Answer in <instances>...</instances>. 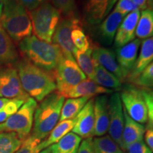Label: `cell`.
<instances>
[{
  "label": "cell",
  "mask_w": 153,
  "mask_h": 153,
  "mask_svg": "<svg viewBox=\"0 0 153 153\" xmlns=\"http://www.w3.org/2000/svg\"><path fill=\"white\" fill-rule=\"evenodd\" d=\"M14 65L24 90L36 101L41 102L56 90L53 72L45 71L24 58L19 59Z\"/></svg>",
  "instance_id": "6da1fadb"
},
{
  "label": "cell",
  "mask_w": 153,
  "mask_h": 153,
  "mask_svg": "<svg viewBox=\"0 0 153 153\" xmlns=\"http://www.w3.org/2000/svg\"><path fill=\"white\" fill-rule=\"evenodd\" d=\"M19 49L22 58L49 72H54L64 56L57 45L41 41L35 36L22 40Z\"/></svg>",
  "instance_id": "7a4b0ae2"
},
{
  "label": "cell",
  "mask_w": 153,
  "mask_h": 153,
  "mask_svg": "<svg viewBox=\"0 0 153 153\" xmlns=\"http://www.w3.org/2000/svg\"><path fill=\"white\" fill-rule=\"evenodd\" d=\"M65 97L57 91L51 93L36 107L30 135L43 140L48 136L60 120Z\"/></svg>",
  "instance_id": "3957f363"
},
{
  "label": "cell",
  "mask_w": 153,
  "mask_h": 153,
  "mask_svg": "<svg viewBox=\"0 0 153 153\" xmlns=\"http://www.w3.org/2000/svg\"><path fill=\"white\" fill-rule=\"evenodd\" d=\"M0 24L16 43L31 36L32 24L27 10L16 0H7Z\"/></svg>",
  "instance_id": "277c9868"
},
{
  "label": "cell",
  "mask_w": 153,
  "mask_h": 153,
  "mask_svg": "<svg viewBox=\"0 0 153 153\" xmlns=\"http://www.w3.org/2000/svg\"><path fill=\"white\" fill-rule=\"evenodd\" d=\"M32 32L41 41L51 43L55 30L61 19V13L48 0L38 8L28 12Z\"/></svg>",
  "instance_id": "5b68a950"
},
{
  "label": "cell",
  "mask_w": 153,
  "mask_h": 153,
  "mask_svg": "<svg viewBox=\"0 0 153 153\" xmlns=\"http://www.w3.org/2000/svg\"><path fill=\"white\" fill-rule=\"evenodd\" d=\"M37 106V101L30 97L14 115L0 123V132H14L21 138L26 139L33 128L34 114Z\"/></svg>",
  "instance_id": "8992f818"
},
{
  "label": "cell",
  "mask_w": 153,
  "mask_h": 153,
  "mask_svg": "<svg viewBox=\"0 0 153 153\" xmlns=\"http://www.w3.org/2000/svg\"><path fill=\"white\" fill-rule=\"evenodd\" d=\"M120 99L124 110L132 119L141 124L148 122V107L141 88L126 85L121 89Z\"/></svg>",
  "instance_id": "52a82bcc"
},
{
  "label": "cell",
  "mask_w": 153,
  "mask_h": 153,
  "mask_svg": "<svg viewBox=\"0 0 153 153\" xmlns=\"http://www.w3.org/2000/svg\"><path fill=\"white\" fill-rule=\"evenodd\" d=\"M57 92L62 95L70 88L87 79L76 61L63 56L53 72Z\"/></svg>",
  "instance_id": "ba28073f"
},
{
  "label": "cell",
  "mask_w": 153,
  "mask_h": 153,
  "mask_svg": "<svg viewBox=\"0 0 153 153\" xmlns=\"http://www.w3.org/2000/svg\"><path fill=\"white\" fill-rule=\"evenodd\" d=\"M0 94L9 99L27 101L30 97L23 89L16 68L12 65H0Z\"/></svg>",
  "instance_id": "9c48e42d"
},
{
  "label": "cell",
  "mask_w": 153,
  "mask_h": 153,
  "mask_svg": "<svg viewBox=\"0 0 153 153\" xmlns=\"http://www.w3.org/2000/svg\"><path fill=\"white\" fill-rule=\"evenodd\" d=\"M79 23L78 18L62 17L53 37V42L60 48L64 57L74 61V53L76 48L72 43L71 33L74 26Z\"/></svg>",
  "instance_id": "30bf717a"
},
{
  "label": "cell",
  "mask_w": 153,
  "mask_h": 153,
  "mask_svg": "<svg viewBox=\"0 0 153 153\" xmlns=\"http://www.w3.org/2000/svg\"><path fill=\"white\" fill-rule=\"evenodd\" d=\"M108 113H109V136L114 140L120 148H123V135L124 127L123 107L120 95L118 92H113L108 98Z\"/></svg>",
  "instance_id": "8fae6325"
},
{
  "label": "cell",
  "mask_w": 153,
  "mask_h": 153,
  "mask_svg": "<svg viewBox=\"0 0 153 153\" xmlns=\"http://www.w3.org/2000/svg\"><path fill=\"white\" fill-rule=\"evenodd\" d=\"M118 0H83L84 16L89 25L100 24Z\"/></svg>",
  "instance_id": "7c38bea8"
},
{
  "label": "cell",
  "mask_w": 153,
  "mask_h": 153,
  "mask_svg": "<svg viewBox=\"0 0 153 153\" xmlns=\"http://www.w3.org/2000/svg\"><path fill=\"white\" fill-rule=\"evenodd\" d=\"M94 99L91 98L75 118V123L72 130V133L79 135L81 138L92 137L94 130Z\"/></svg>",
  "instance_id": "4fadbf2b"
},
{
  "label": "cell",
  "mask_w": 153,
  "mask_h": 153,
  "mask_svg": "<svg viewBox=\"0 0 153 153\" xmlns=\"http://www.w3.org/2000/svg\"><path fill=\"white\" fill-rule=\"evenodd\" d=\"M140 44L141 40L136 38L129 43L116 49V60L123 73L125 82L137 60Z\"/></svg>",
  "instance_id": "5bb4252c"
},
{
  "label": "cell",
  "mask_w": 153,
  "mask_h": 153,
  "mask_svg": "<svg viewBox=\"0 0 153 153\" xmlns=\"http://www.w3.org/2000/svg\"><path fill=\"white\" fill-rule=\"evenodd\" d=\"M140 15V11L137 9L124 17L114 38V43L116 48L123 46L135 39V31Z\"/></svg>",
  "instance_id": "9a60e30c"
},
{
  "label": "cell",
  "mask_w": 153,
  "mask_h": 153,
  "mask_svg": "<svg viewBox=\"0 0 153 153\" xmlns=\"http://www.w3.org/2000/svg\"><path fill=\"white\" fill-rule=\"evenodd\" d=\"M94 135L100 137L105 135L109 126L108 98L106 94L100 95L94 99Z\"/></svg>",
  "instance_id": "2e32d148"
},
{
  "label": "cell",
  "mask_w": 153,
  "mask_h": 153,
  "mask_svg": "<svg viewBox=\"0 0 153 153\" xmlns=\"http://www.w3.org/2000/svg\"><path fill=\"white\" fill-rule=\"evenodd\" d=\"M114 91L106 89L97 85L93 80L87 78L79 82L78 85L70 88L62 95L65 98H80V97H89L92 98L97 95L112 94Z\"/></svg>",
  "instance_id": "e0dca14e"
},
{
  "label": "cell",
  "mask_w": 153,
  "mask_h": 153,
  "mask_svg": "<svg viewBox=\"0 0 153 153\" xmlns=\"http://www.w3.org/2000/svg\"><path fill=\"white\" fill-rule=\"evenodd\" d=\"M140 51L135 65L126 78V82L132 83L144 69L153 61V37L144 39L141 42Z\"/></svg>",
  "instance_id": "ac0fdd59"
},
{
  "label": "cell",
  "mask_w": 153,
  "mask_h": 153,
  "mask_svg": "<svg viewBox=\"0 0 153 153\" xmlns=\"http://www.w3.org/2000/svg\"><path fill=\"white\" fill-rule=\"evenodd\" d=\"M91 55L96 62L117 76L121 82H125L123 73L116 60V55L112 51L106 48L93 46Z\"/></svg>",
  "instance_id": "d6986e66"
},
{
  "label": "cell",
  "mask_w": 153,
  "mask_h": 153,
  "mask_svg": "<svg viewBox=\"0 0 153 153\" xmlns=\"http://www.w3.org/2000/svg\"><path fill=\"white\" fill-rule=\"evenodd\" d=\"M124 17L120 13L114 10L99 24V35L103 43L106 45H111L113 43Z\"/></svg>",
  "instance_id": "ffe728a7"
},
{
  "label": "cell",
  "mask_w": 153,
  "mask_h": 153,
  "mask_svg": "<svg viewBox=\"0 0 153 153\" xmlns=\"http://www.w3.org/2000/svg\"><path fill=\"white\" fill-rule=\"evenodd\" d=\"M124 114V127L122 141L123 148L122 150L125 151L126 148L132 143L137 141L143 140V137L145 132V128L143 124L137 123L130 117L123 108Z\"/></svg>",
  "instance_id": "44dd1931"
},
{
  "label": "cell",
  "mask_w": 153,
  "mask_h": 153,
  "mask_svg": "<svg viewBox=\"0 0 153 153\" xmlns=\"http://www.w3.org/2000/svg\"><path fill=\"white\" fill-rule=\"evenodd\" d=\"M18 60L16 45L0 24V65H14Z\"/></svg>",
  "instance_id": "7402d4cb"
},
{
  "label": "cell",
  "mask_w": 153,
  "mask_h": 153,
  "mask_svg": "<svg viewBox=\"0 0 153 153\" xmlns=\"http://www.w3.org/2000/svg\"><path fill=\"white\" fill-rule=\"evenodd\" d=\"M74 123H75V118L59 122L51 132L45 140H42L38 145L37 148L38 152L58 142L61 138H62L65 135L72 131Z\"/></svg>",
  "instance_id": "603a6c76"
},
{
  "label": "cell",
  "mask_w": 153,
  "mask_h": 153,
  "mask_svg": "<svg viewBox=\"0 0 153 153\" xmlns=\"http://www.w3.org/2000/svg\"><path fill=\"white\" fill-rule=\"evenodd\" d=\"M93 81L99 86L113 91H120L122 89V82L117 76L100 65L95 60L94 77Z\"/></svg>",
  "instance_id": "cb8c5ba5"
},
{
  "label": "cell",
  "mask_w": 153,
  "mask_h": 153,
  "mask_svg": "<svg viewBox=\"0 0 153 153\" xmlns=\"http://www.w3.org/2000/svg\"><path fill=\"white\" fill-rule=\"evenodd\" d=\"M81 141L79 135L70 132L50 148L52 153H77Z\"/></svg>",
  "instance_id": "d4e9b609"
},
{
  "label": "cell",
  "mask_w": 153,
  "mask_h": 153,
  "mask_svg": "<svg viewBox=\"0 0 153 153\" xmlns=\"http://www.w3.org/2000/svg\"><path fill=\"white\" fill-rule=\"evenodd\" d=\"M90 99L89 97H80L67 99L62 107L59 122L75 118Z\"/></svg>",
  "instance_id": "484cf974"
},
{
  "label": "cell",
  "mask_w": 153,
  "mask_h": 153,
  "mask_svg": "<svg viewBox=\"0 0 153 153\" xmlns=\"http://www.w3.org/2000/svg\"><path fill=\"white\" fill-rule=\"evenodd\" d=\"M135 36L139 39L153 37V9L142 11L137 25Z\"/></svg>",
  "instance_id": "4316f807"
},
{
  "label": "cell",
  "mask_w": 153,
  "mask_h": 153,
  "mask_svg": "<svg viewBox=\"0 0 153 153\" xmlns=\"http://www.w3.org/2000/svg\"><path fill=\"white\" fill-rule=\"evenodd\" d=\"M93 46L85 52H81L76 49L74 53V59L76 64L81 69L88 79L94 80V60L92 58Z\"/></svg>",
  "instance_id": "83f0119b"
},
{
  "label": "cell",
  "mask_w": 153,
  "mask_h": 153,
  "mask_svg": "<svg viewBox=\"0 0 153 153\" xmlns=\"http://www.w3.org/2000/svg\"><path fill=\"white\" fill-rule=\"evenodd\" d=\"M24 140L14 132H0V153H15Z\"/></svg>",
  "instance_id": "f1b7e54d"
},
{
  "label": "cell",
  "mask_w": 153,
  "mask_h": 153,
  "mask_svg": "<svg viewBox=\"0 0 153 153\" xmlns=\"http://www.w3.org/2000/svg\"><path fill=\"white\" fill-rule=\"evenodd\" d=\"M94 153H123L120 146L109 135L96 137L93 139Z\"/></svg>",
  "instance_id": "f546056e"
},
{
  "label": "cell",
  "mask_w": 153,
  "mask_h": 153,
  "mask_svg": "<svg viewBox=\"0 0 153 153\" xmlns=\"http://www.w3.org/2000/svg\"><path fill=\"white\" fill-rule=\"evenodd\" d=\"M71 38L74 46L81 52H85L91 47L90 41L82 29L80 23L72 29Z\"/></svg>",
  "instance_id": "4dcf8cb0"
},
{
  "label": "cell",
  "mask_w": 153,
  "mask_h": 153,
  "mask_svg": "<svg viewBox=\"0 0 153 153\" xmlns=\"http://www.w3.org/2000/svg\"><path fill=\"white\" fill-rule=\"evenodd\" d=\"M51 1L64 17L78 18L75 0H51Z\"/></svg>",
  "instance_id": "1f68e13d"
},
{
  "label": "cell",
  "mask_w": 153,
  "mask_h": 153,
  "mask_svg": "<svg viewBox=\"0 0 153 153\" xmlns=\"http://www.w3.org/2000/svg\"><path fill=\"white\" fill-rule=\"evenodd\" d=\"M132 83L145 89L153 88V61L132 82Z\"/></svg>",
  "instance_id": "d6a6232c"
},
{
  "label": "cell",
  "mask_w": 153,
  "mask_h": 153,
  "mask_svg": "<svg viewBox=\"0 0 153 153\" xmlns=\"http://www.w3.org/2000/svg\"><path fill=\"white\" fill-rule=\"evenodd\" d=\"M24 102L25 101L22 99H10L4 106L0 109V123H4L10 116L14 115L24 104Z\"/></svg>",
  "instance_id": "836d02e7"
},
{
  "label": "cell",
  "mask_w": 153,
  "mask_h": 153,
  "mask_svg": "<svg viewBox=\"0 0 153 153\" xmlns=\"http://www.w3.org/2000/svg\"><path fill=\"white\" fill-rule=\"evenodd\" d=\"M41 141V140L36 138L30 134L23 141L22 145L15 153H38L37 148Z\"/></svg>",
  "instance_id": "e575fe53"
},
{
  "label": "cell",
  "mask_w": 153,
  "mask_h": 153,
  "mask_svg": "<svg viewBox=\"0 0 153 153\" xmlns=\"http://www.w3.org/2000/svg\"><path fill=\"white\" fill-rule=\"evenodd\" d=\"M141 90L148 107V127L153 130V89L141 88Z\"/></svg>",
  "instance_id": "d590c367"
},
{
  "label": "cell",
  "mask_w": 153,
  "mask_h": 153,
  "mask_svg": "<svg viewBox=\"0 0 153 153\" xmlns=\"http://www.w3.org/2000/svg\"><path fill=\"white\" fill-rule=\"evenodd\" d=\"M137 9H139L137 6L132 0H118L114 10L126 16L132 11Z\"/></svg>",
  "instance_id": "8d00e7d4"
},
{
  "label": "cell",
  "mask_w": 153,
  "mask_h": 153,
  "mask_svg": "<svg viewBox=\"0 0 153 153\" xmlns=\"http://www.w3.org/2000/svg\"><path fill=\"white\" fill-rule=\"evenodd\" d=\"M127 153H152L150 148L143 140L137 141L129 145L125 150Z\"/></svg>",
  "instance_id": "74e56055"
},
{
  "label": "cell",
  "mask_w": 153,
  "mask_h": 153,
  "mask_svg": "<svg viewBox=\"0 0 153 153\" xmlns=\"http://www.w3.org/2000/svg\"><path fill=\"white\" fill-rule=\"evenodd\" d=\"M77 153H94L92 137L84 139L81 141Z\"/></svg>",
  "instance_id": "f35d334b"
},
{
  "label": "cell",
  "mask_w": 153,
  "mask_h": 153,
  "mask_svg": "<svg viewBox=\"0 0 153 153\" xmlns=\"http://www.w3.org/2000/svg\"><path fill=\"white\" fill-rule=\"evenodd\" d=\"M28 11H33L48 0H16Z\"/></svg>",
  "instance_id": "ab89813d"
},
{
  "label": "cell",
  "mask_w": 153,
  "mask_h": 153,
  "mask_svg": "<svg viewBox=\"0 0 153 153\" xmlns=\"http://www.w3.org/2000/svg\"><path fill=\"white\" fill-rule=\"evenodd\" d=\"M144 136L146 145H148V148L150 149L151 151L153 152V130L147 126V128L145 129Z\"/></svg>",
  "instance_id": "60d3db41"
},
{
  "label": "cell",
  "mask_w": 153,
  "mask_h": 153,
  "mask_svg": "<svg viewBox=\"0 0 153 153\" xmlns=\"http://www.w3.org/2000/svg\"><path fill=\"white\" fill-rule=\"evenodd\" d=\"M132 1L137 6L139 9L145 10V9H148L147 0H132Z\"/></svg>",
  "instance_id": "b9f144b4"
},
{
  "label": "cell",
  "mask_w": 153,
  "mask_h": 153,
  "mask_svg": "<svg viewBox=\"0 0 153 153\" xmlns=\"http://www.w3.org/2000/svg\"><path fill=\"white\" fill-rule=\"evenodd\" d=\"M10 100L9 99H7V98H4V97H0V109L2 108L4 105L7 104L8 101Z\"/></svg>",
  "instance_id": "7bdbcfd3"
},
{
  "label": "cell",
  "mask_w": 153,
  "mask_h": 153,
  "mask_svg": "<svg viewBox=\"0 0 153 153\" xmlns=\"http://www.w3.org/2000/svg\"><path fill=\"white\" fill-rule=\"evenodd\" d=\"M6 1H7V0H0V18H1V15H2L4 7Z\"/></svg>",
  "instance_id": "ee69618b"
},
{
  "label": "cell",
  "mask_w": 153,
  "mask_h": 153,
  "mask_svg": "<svg viewBox=\"0 0 153 153\" xmlns=\"http://www.w3.org/2000/svg\"><path fill=\"white\" fill-rule=\"evenodd\" d=\"M147 3L148 9H153V0H147Z\"/></svg>",
  "instance_id": "f6af8a7d"
},
{
  "label": "cell",
  "mask_w": 153,
  "mask_h": 153,
  "mask_svg": "<svg viewBox=\"0 0 153 153\" xmlns=\"http://www.w3.org/2000/svg\"><path fill=\"white\" fill-rule=\"evenodd\" d=\"M38 153H52V152H51V148H50V147H48V148L44 149V150H41V152H39Z\"/></svg>",
  "instance_id": "bcb514c9"
},
{
  "label": "cell",
  "mask_w": 153,
  "mask_h": 153,
  "mask_svg": "<svg viewBox=\"0 0 153 153\" xmlns=\"http://www.w3.org/2000/svg\"><path fill=\"white\" fill-rule=\"evenodd\" d=\"M0 97H1V94H0Z\"/></svg>",
  "instance_id": "7dc6e473"
}]
</instances>
